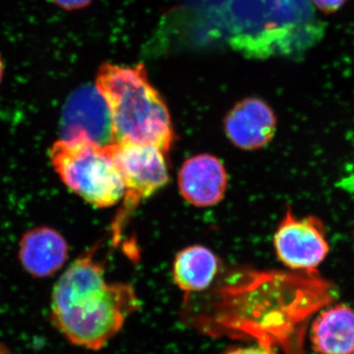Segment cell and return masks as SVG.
<instances>
[{
  "label": "cell",
  "instance_id": "obj_1",
  "mask_svg": "<svg viewBox=\"0 0 354 354\" xmlns=\"http://www.w3.org/2000/svg\"><path fill=\"white\" fill-rule=\"evenodd\" d=\"M95 253L91 249L69 266L53 288L50 305L58 332L91 351L104 348L141 306L132 286L106 281Z\"/></svg>",
  "mask_w": 354,
  "mask_h": 354
},
{
  "label": "cell",
  "instance_id": "obj_2",
  "mask_svg": "<svg viewBox=\"0 0 354 354\" xmlns=\"http://www.w3.org/2000/svg\"><path fill=\"white\" fill-rule=\"evenodd\" d=\"M95 86L111 111L114 143L132 142L169 153L174 138L171 114L143 64H102Z\"/></svg>",
  "mask_w": 354,
  "mask_h": 354
},
{
  "label": "cell",
  "instance_id": "obj_3",
  "mask_svg": "<svg viewBox=\"0 0 354 354\" xmlns=\"http://www.w3.org/2000/svg\"><path fill=\"white\" fill-rule=\"evenodd\" d=\"M62 183L97 208H109L122 199L124 183L106 147L87 140H58L48 152Z\"/></svg>",
  "mask_w": 354,
  "mask_h": 354
},
{
  "label": "cell",
  "instance_id": "obj_4",
  "mask_svg": "<svg viewBox=\"0 0 354 354\" xmlns=\"http://www.w3.org/2000/svg\"><path fill=\"white\" fill-rule=\"evenodd\" d=\"M106 150L124 183L122 204L111 223L113 243L118 244L135 209L169 183V174L165 153L156 147L118 142Z\"/></svg>",
  "mask_w": 354,
  "mask_h": 354
},
{
  "label": "cell",
  "instance_id": "obj_5",
  "mask_svg": "<svg viewBox=\"0 0 354 354\" xmlns=\"http://www.w3.org/2000/svg\"><path fill=\"white\" fill-rule=\"evenodd\" d=\"M274 245L279 261L299 272L316 271L330 251L323 221L316 216L297 218L290 209L274 234Z\"/></svg>",
  "mask_w": 354,
  "mask_h": 354
},
{
  "label": "cell",
  "instance_id": "obj_6",
  "mask_svg": "<svg viewBox=\"0 0 354 354\" xmlns=\"http://www.w3.org/2000/svg\"><path fill=\"white\" fill-rule=\"evenodd\" d=\"M62 140H87L106 147L114 143L108 104L95 86L77 88L67 99L62 118Z\"/></svg>",
  "mask_w": 354,
  "mask_h": 354
},
{
  "label": "cell",
  "instance_id": "obj_7",
  "mask_svg": "<svg viewBox=\"0 0 354 354\" xmlns=\"http://www.w3.org/2000/svg\"><path fill=\"white\" fill-rule=\"evenodd\" d=\"M277 118L262 100L247 97L235 104L225 116V130L232 144L242 150H257L274 137Z\"/></svg>",
  "mask_w": 354,
  "mask_h": 354
},
{
  "label": "cell",
  "instance_id": "obj_8",
  "mask_svg": "<svg viewBox=\"0 0 354 354\" xmlns=\"http://www.w3.org/2000/svg\"><path fill=\"white\" fill-rule=\"evenodd\" d=\"M227 174L223 162L214 156L188 158L178 174V187L184 199L196 207L218 204L225 196Z\"/></svg>",
  "mask_w": 354,
  "mask_h": 354
},
{
  "label": "cell",
  "instance_id": "obj_9",
  "mask_svg": "<svg viewBox=\"0 0 354 354\" xmlns=\"http://www.w3.org/2000/svg\"><path fill=\"white\" fill-rule=\"evenodd\" d=\"M69 247L62 234L48 227L29 230L20 241L19 260L36 278H48L64 267Z\"/></svg>",
  "mask_w": 354,
  "mask_h": 354
},
{
  "label": "cell",
  "instance_id": "obj_10",
  "mask_svg": "<svg viewBox=\"0 0 354 354\" xmlns=\"http://www.w3.org/2000/svg\"><path fill=\"white\" fill-rule=\"evenodd\" d=\"M310 341L318 354H353L354 310L344 304L324 310L312 324Z\"/></svg>",
  "mask_w": 354,
  "mask_h": 354
},
{
  "label": "cell",
  "instance_id": "obj_11",
  "mask_svg": "<svg viewBox=\"0 0 354 354\" xmlns=\"http://www.w3.org/2000/svg\"><path fill=\"white\" fill-rule=\"evenodd\" d=\"M218 269V257L207 247H186L174 259V283L185 292L204 291L213 283Z\"/></svg>",
  "mask_w": 354,
  "mask_h": 354
},
{
  "label": "cell",
  "instance_id": "obj_12",
  "mask_svg": "<svg viewBox=\"0 0 354 354\" xmlns=\"http://www.w3.org/2000/svg\"><path fill=\"white\" fill-rule=\"evenodd\" d=\"M225 354H279L274 346H272V342L266 341L258 346H241V348H235L230 349Z\"/></svg>",
  "mask_w": 354,
  "mask_h": 354
},
{
  "label": "cell",
  "instance_id": "obj_13",
  "mask_svg": "<svg viewBox=\"0 0 354 354\" xmlns=\"http://www.w3.org/2000/svg\"><path fill=\"white\" fill-rule=\"evenodd\" d=\"M348 0H312L317 9L326 14L337 12Z\"/></svg>",
  "mask_w": 354,
  "mask_h": 354
},
{
  "label": "cell",
  "instance_id": "obj_14",
  "mask_svg": "<svg viewBox=\"0 0 354 354\" xmlns=\"http://www.w3.org/2000/svg\"><path fill=\"white\" fill-rule=\"evenodd\" d=\"M55 6L67 11L80 10L90 6L93 0H51Z\"/></svg>",
  "mask_w": 354,
  "mask_h": 354
},
{
  "label": "cell",
  "instance_id": "obj_15",
  "mask_svg": "<svg viewBox=\"0 0 354 354\" xmlns=\"http://www.w3.org/2000/svg\"><path fill=\"white\" fill-rule=\"evenodd\" d=\"M0 354H16L14 353L8 346H6V344L0 342Z\"/></svg>",
  "mask_w": 354,
  "mask_h": 354
},
{
  "label": "cell",
  "instance_id": "obj_16",
  "mask_svg": "<svg viewBox=\"0 0 354 354\" xmlns=\"http://www.w3.org/2000/svg\"><path fill=\"white\" fill-rule=\"evenodd\" d=\"M3 73H4L3 60H2L1 55H0V83H1L2 78H3Z\"/></svg>",
  "mask_w": 354,
  "mask_h": 354
},
{
  "label": "cell",
  "instance_id": "obj_17",
  "mask_svg": "<svg viewBox=\"0 0 354 354\" xmlns=\"http://www.w3.org/2000/svg\"><path fill=\"white\" fill-rule=\"evenodd\" d=\"M353 354H354V353Z\"/></svg>",
  "mask_w": 354,
  "mask_h": 354
}]
</instances>
